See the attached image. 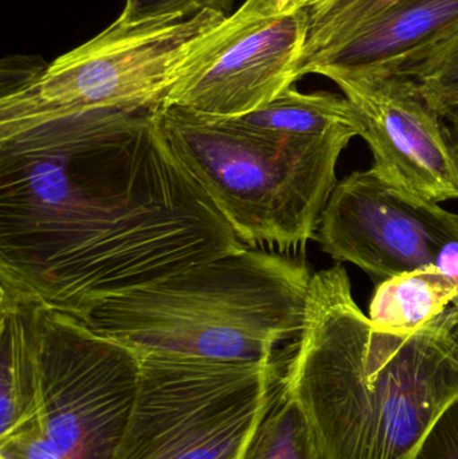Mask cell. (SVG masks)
I'll use <instances>...</instances> for the list:
<instances>
[{
    "instance_id": "obj_1",
    "label": "cell",
    "mask_w": 458,
    "mask_h": 459,
    "mask_svg": "<svg viewBox=\"0 0 458 459\" xmlns=\"http://www.w3.org/2000/svg\"><path fill=\"white\" fill-rule=\"evenodd\" d=\"M160 108L0 123V285L89 323L102 305L244 247Z\"/></svg>"
},
{
    "instance_id": "obj_2",
    "label": "cell",
    "mask_w": 458,
    "mask_h": 459,
    "mask_svg": "<svg viewBox=\"0 0 458 459\" xmlns=\"http://www.w3.org/2000/svg\"><path fill=\"white\" fill-rule=\"evenodd\" d=\"M280 366L317 459H413L458 395L457 309L416 331L379 328L336 264L312 275L303 325Z\"/></svg>"
},
{
    "instance_id": "obj_3",
    "label": "cell",
    "mask_w": 458,
    "mask_h": 459,
    "mask_svg": "<svg viewBox=\"0 0 458 459\" xmlns=\"http://www.w3.org/2000/svg\"><path fill=\"white\" fill-rule=\"evenodd\" d=\"M304 259L244 246L102 305L89 325L137 355L271 363L303 325Z\"/></svg>"
},
{
    "instance_id": "obj_4",
    "label": "cell",
    "mask_w": 458,
    "mask_h": 459,
    "mask_svg": "<svg viewBox=\"0 0 458 459\" xmlns=\"http://www.w3.org/2000/svg\"><path fill=\"white\" fill-rule=\"evenodd\" d=\"M160 115L177 156L245 246L282 253L315 240L355 129L279 136L185 108L161 107Z\"/></svg>"
},
{
    "instance_id": "obj_5",
    "label": "cell",
    "mask_w": 458,
    "mask_h": 459,
    "mask_svg": "<svg viewBox=\"0 0 458 459\" xmlns=\"http://www.w3.org/2000/svg\"><path fill=\"white\" fill-rule=\"evenodd\" d=\"M137 356L136 399L113 459H242L279 383V356L271 363Z\"/></svg>"
},
{
    "instance_id": "obj_6",
    "label": "cell",
    "mask_w": 458,
    "mask_h": 459,
    "mask_svg": "<svg viewBox=\"0 0 458 459\" xmlns=\"http://www.w3.org/2000/svg\"><path fill=\"white\" fill-rule=\"evenodd\" d=\"M226 18L212 11L140 22L118 16L104 31L48 64L31 85L0 97V123L161 108L183 62Z\"/></svg>"
},
{
    "instance_id": "obj_7",
    "label": "cell",
    "mask_w": 458,
    "mask_h": 459,
    "mask_svg": "<svg viewBox=\"0 0 458 459\" xmlns=\"http://www.w3.org/2000/svg\"><path fill=\"white\" fill-rule=\"evenodd\" d=\"M134 351L88 323L43 310L37 422L62 459H113L139 387Z\"/></svg>"
},
{
    "instance_id": "obj_8",
    "label": "cell",
    "mask_w": 458,
    "mask_h": 459,
    "mask_svg": "<svg viewBox=\"0 0 458 459\" xmlns=\"http://www.w3.org/2000/svg\"><path fill=\"white\" fill-rule=\"evenodd\" d=\"M308 11L245 0L187 56L163 107L212 117L246 115L298 81Z\"/></svg>"
},
{
    "instance_id": "obj_9",
    "label": "cell",
    "mask_w": 458,
    "mask_h": 459,
    "mask_svg": "<svg viewBox=\"0 0 458 459\" xmlns=\"http://www.w3.org/2000/svg\"><path fill=\"white\" fill-rule=\"evenodd\" d=\"M458 239V215L382 177L374 167L338 182L315 240L331 258L381 281L435 264Z\"/></svg>"
},
{
    "instance_id": "obj_10",
    "label": "cell",
    "mask_w": 458,
    "mask_h": 459,
    "mask_svg": "<svg viewBox=\"0 0 458 459\" xmlns=\"http://www.w3.org/2000/svg\"><path fill=\"white\" fill-rule=\"evenodd\" d=\"M357 113L374 169L390 182L441 204L458 201V161L445 120L411 78L397 73L325 67Z\"/></svg>"
},
{
    "instance_id": "obj_11",
    "label": "cell",
    "mask_w": 458,
    "mask_h": 459,
    "mask_svg": "<svg viewBox=\"0 0 458 459\" xmlns=\"http://www.w3.org/2000/svg\"><path fill=\"white\" fill-rule=\"evenodd\" d=\"M458 26V0H417L367 24L349 40L298 65V80L325 67L382 69Z\"/></svg>"
},
{
    "instance_id": "obj_12",
    "label": "cell",
    "mask_w": 458,
    "mask_h": 459,
    "mask_svg": "<svg viewBox=\"0 0 458 459\" xmlns=\"http://www.w3.org/2000/svg\"><path fill=\"white\" fill-rule=\"evenodd\" d=\"M43 304L0 285V439L37 418Z\"/></svg>"
},
{
    "instance_id": "obj_13",
    "label": "cell",
    "mask_w": 458,
    "mask_h": 459,
    "mask_svg": "<svg viewBox=\"0 0 458 459\" xmlns=\"http://www.w3.org/2000/svg\"><path fill=\"white\" fill-rule=\"evenodd\" d=\"M241 128L279 136L319 137L355 129L357 113L344 96L330 91L301 93L288 88L268 104L238 117L228 118Z\"/></svg>"
},
{
    "instance_id": "obj_14",
    "label": "cell",
    "mask_w": 458,
    "mask_h": 459,
    "mask_svg": "<svg viewBox=\"0 0 458 459\" xmlns=\"http://www.w3.org/2000/svg\"><path fill=\"white\" fill-rule=\"evenodd\" d=\"M458 299L457 286L436 264L381 281L368 307V318L386 331L421 328Z\"/></svg>"
},
{
    "instance_id": "obj_15",
    "label": "cell",
    "mask_w": 458,
    "mask_h": 459,
    "mask_svg": "<svg viewBox=\"0 0 458 459\" xmlns=\"http://www.w3.org/2000/svg\"><path fill=\"white\" fill-rule=\"evenodd\" d=\"M242 459H317L311 423L300 402L281 380Z\"/></svg>"
},
{
    "instance_id": "obj_16",
    "label": "cell",
    "mask_w": 458,
    "mask_h": 459,
    "mask_svg": "<svg viewBox=\"0 0 458 459\" xmlns=\"http://www.w3.org/2000/svg\"><path fill=\"white\" fill-rule=\"evenodd\" d=\"M376 70L411 78L441 117L458 115V26L440 39Z\"/></svg>"
},
{
    "instance_id": "obj_17",
    "label": "cell",
    "mask_w": 458,
    "mask_h": 459,
    "mask_svg": "<svg viewBox=\"0 0 458 459\" xmlns=\"http://www.w3.org/2000/svg\"><path fill=\"white\" fill-rule=\"evenodd\" d=\"M417 0H323L307 8L308 35L300 64L341 45L363 27Z\"/></svg>"
},
{
    "instance_id": "obj_18",
    "label": "cell",
    "mask_w": 458,
    "mask_h": 459,
    "mask_svg": "<svg viewBox=\"0 0 458 459\" xmlns=\"http://www.w3.org/2000/svg\"><path fill=\"white\" fill-rule=\"evenodd\" d=\"M234 0H125L120 18L128 22L148 21L164 16H191L202 11L231 15Z\"/></svg>"
},
{
    "instance_id": "obj_19",
    "label": "cell",
    "mask_w": 458,
    "mask_h": 459,
    "mask_svg": "<svg viewBox=\"0 0 458 459\" xmlns=\"http://www.w3.org/2000/svg\"><path fill=\"white\" fill-rule=\"evenodd\" d=\"M413 459H458V395L433 425Z\"/></svg>"
},
{
    "instance_id": "obj_20",
    "label": "cell",
    "mask_w": 458,
    "mask_h": 459,
    "mask_svg": "<svg viewBox=\"0 0 458 459\" xmlns=\"http://www.w3.org/2000/svg\"><path fill=\"white\" fill-rule=\"evenodd\" d=\"M48 64L37 56H13L2 61L0 97L10 96L27 88L45 72Z\"/></svg>"
},
{
    "instance_id": "obj_21",
    "label": "cell",
    "mask_w": 458,
    "mask_h": 459,
    "mask_svg": "<svg viewBox=\"0 0 458 459\" xmlns=\"http://www.w3.org/2000/svg\"><path fill=\"white\" fill-rule=\"evenodd\" d=\"M276 4L279 5L280 10L282 11H295L306 10V8L312 7L323 0H274Z\"/></svg>"
},
{
    "instance_id": "obj_22",
    "label": "cell",
    "mask_w": 458,
    "mask_h": 459,
    "mask_svg": "<svg viewBox=\"0 0 458 459\" xmlns=\"http://www.w3.org/2000/svg\"><path fill=\"white\" fill-rule=\"evenodd\" d=\"M444 120H445L446 132H448L449 140H451L458 161V115L449 116Z\"/></svg>"
},
{
    "instance_id": "obj_23",
    "label": "cell",
    "mask_w": 458,
    "mask_h": 459,
    "mask_svg": "<svg viewBox=\"0 0 458 459\" xmlns=\"http://www.w3.org/2000/svg\"><path fill=\"white\" fill-rule=\"evenodd\" d=\"M0 459H4V458L0 457Z\"/></svg>"
}]
</instances>
